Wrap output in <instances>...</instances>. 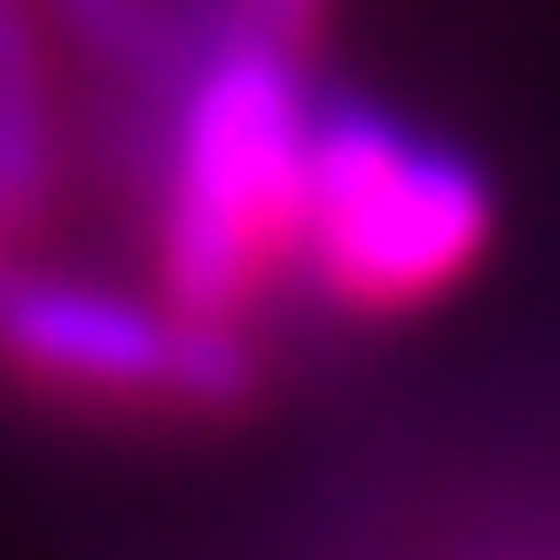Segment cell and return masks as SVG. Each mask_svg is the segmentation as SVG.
I'll return each instance as SVG.
<instances>
[{
	"instance_id": "cell-4",
	"label": "cell",
	"mask_w": 560,
	"mask_h": 560,
	"mask_svg": "<svg viewBox=\"0 0 560 560\" xmlns=\"http://www.w3.org/2000/svg\"><path fill=\"white\" fill-rule=\"evenodd\" d=\"M319 16H327V0H242V24H249L257 39H272V47H289V55L312 47Z\"/></svg>"
},
{
	"instance_id": "cell-2",
	"label": "cell",
	"mask_w": 560,
	"mask_h": 560,
	"mask_svg": "<svg viewBox=\"0 0 560 560\" xmlns=\"http://www.w3.org/2000/svg\"><path fill=\"white\" fill-rule=\"evenodd\" d=\"M490 187L452 149H429L382 109L335 102L312 125L304 257L342 304L412 312L444 296L490 242Z\"/></svg>"
},
{
	"instance_id": "cell-1",
	"label": "cell",
	"mask_w": 560,
	"mask_h": 560,
	"mask_svg": "<svg viewBox=\"0 0 560 560\" xmlns=\"http://www.w3.org/2000/svg\"><path fill=\"white\" fill-rule=\"evenodd\" d=\"M312 125L319 109L296 79V55L249 24L187 70L156 219L164 289L179 312L242 319L265 280L304 257Z\"/></svg>"
},
{
	"instance_id": "cell-5",
	"label": "cell",
	"mask_w": 560,
	"mask_h": 560,
	"mask_svg": "<svg viewBox=\"0 0 560 560\" xmlns=\"http://www.w3.org/2000/svg\"><path fill=\"white\" fill-rule=\"evenodd\" d=\"M9 226H16V210H9V195H0V234H9Z\"/></svg>"
},
{
	"instance_id": "cell-3",
	"label": "cell",
	"mask_w": 560,
	"mask_h": 560,
	"mask_svg": "<svg viewBox=\"0 0 560 560\" xmlns=\"http://www.w3.org/2000/svg\"><path fill=\"white\" fill-rule=\"evenodd\" d=\"M0 359L16 374L70 389V397H117V405H195L226 412L249 397V342L234 319L156 312L94 280H39L0 265Z\"/></svg>"
}]
</instances>
